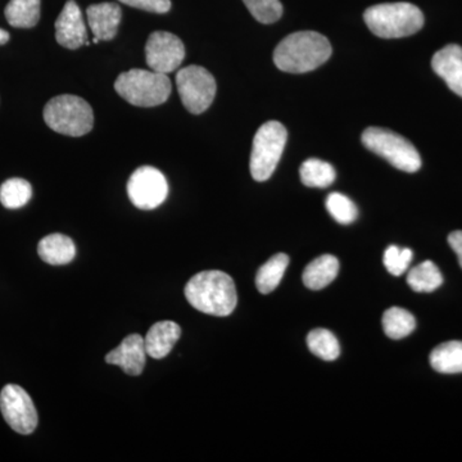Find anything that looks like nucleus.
<instances>
[{
  "label": "nucleus",
  "instance_id": "obj_25",
  "mask_svg": "<svg viewBox=\"0 0 462 462\" xmlns=\"http://www.w3.org/2000/svg\"><path fill=\"white\" fill-rule=\"evenodd\" d=\"M32 197V184L23 179H9L0 187V203L8 209H17L26 206Z\"/></svg>",
  "mask_w": 462,
  "mask_h": 462
},
{
  "label": "nucleus",
  "instance_id": "obj_22",
  "mask_svg": "<svg viewBox=\"0 0 462 462\" xmlns=\"http://www.w3.org/2000/svg\"><path fill=\"white\" fill-rule=\"evenodd\" d=\"M443 276L436 263L424 261L407 273V284L418 293H430L442 285Z\"/></svg>",
  "mask_w": 462,
  "mask_h": 462
},
{
  "label": "nucleus",
  "instance_id": "obj_13",
  "mask_svg": "<svg viewBox=\"0 0 462 462\" xmlns=\"http://www.w3.org/2000/svg\"><path fill=\"white\" fill-rule=\"evenodd\" d=\"M144 339L139 334H130L120 346L106 356V363L121 367L127 375H141L145 366Z\"/></svg>",
  "mask_w": 462,
  "mask_h": 462
},
{
  "label": "nucleus",
  "instance_id": "obj_1",
  "mask_svg": "<svg viewBox=\"0 0 462 462\" xmlns=\"http://www.w3.org/2000/svg\"><path fill=\"white\" fill-rule=\"evenodd\" d=\"M185 297L203 314L225 318L238 303L236 282L226 273L209 270L194 275L185 287Z\"/></svg>",
  "mask_w": 462,
  "mask_h": 462
},
{
  "label": "nucleus",
  "instance_id": "obj_27",
  "mask_svg": "<svg viewBox=\"0 0 462 462\" xmlns=\"http://www.w3.org/2000/svg\"><path fill=\"white\" fill-rule=\"evenodd\" d=\"M328 212L337 223L349 225L356 221L358 216V209L345 194L331 193L327 199Z\"/></svg>",
  "mask_w": 462,
  "mask_h": 462
},
{
  "label": "nucleus",
  "instance_id": "obj_8",
  "mask_svg": "<svg viewBox=\"0 0 462 462\" xmlns=\"http://www.w3.org/2000/svg\"><path fill=\"white\" fill-rule=\"evenodd\" d=\"M176 87L184 107L193 115H200L214 102L217 85L208 69L188 66L176 75Z\"/></svg>",
  "mask_w": 462,
  "mask_h": 462
},
{
  "label": "nucleus",
  "instance_id": "obj_21",
  "mask_svg": "<svg viewBox=\"0 0 462 462\" xmlns=\"http://www.w3.org/2000/svg\"><path fill=\"white\" fill-rule=\"evenodd\" d=\"M289 257L284 254H278L270 258L260 267L256 275V287L260 293L269 294L281 284L282 276L287 272Z\"/></svg>",
  "mask_w": 462,
  "mask_h": 462
},
{
  "label": "nucleus",
  "instance_id": "obj_18",
  "mask_svg": "<svg viewBox=\"0 0 462 462\" xmlns=\"http://www.w3.org/2000/svg\"><path fill=\"white\" fill-rule=\"evenodd\" d=\"M38 254L44 263L60 266L74 260L76 248L74 242L69 236L63 234H51L39 242Z\"/></svg>",
  "mask_w": 462,
  "mask_h": 462
},
{
  "label": "nucleus",
  "instance_id": "obj_28",
  "mask_svg": "<svg viewBox=\"0 0 462 462\" xmlns=\"http://www.w3.org/2000/svg\"><path fill=\"white\" fill-rule=\"evenodd\" d=\"M252 16L261 23H273L282 16L281 0H243Z\"/></svg>",
  "mask_w": 462,
  "mask_h": 462
},
{
  "label": "nucleus",
  "instance_id": "obj_26",
  "mask_svg": "<svg viewBox=\"0 0 462 462\" xmlns=\"http://www.w3.org/2000/svg\"><path fill=\"white\" fill-rule=\"evenodd\" d=\"M307 346L310 351L324 361H334L339 357L340 346L331 331L315 329L307 336Z\"/></svg>",
  "mask_w": 462,
  "mask_h": 462
},
{
  "label": "nucleus",
  "instance_id": "obj_31",
  "mask_svg": "<svg viewBox=\"0 0 462 462\" xmlns=\"http://www.w3.org/2000/svg\"><path fill=\"white\" fill-rule=\"evenodd\" d=\"M448 243L451 248L454 249L462 269V230H456L454 233L449 234Z\"/></svg>",
  "mask_w": 462,
  "mask_h": 462
},
{
  "label": "nucleus",
  "instance_id": "obj_10",
  "mask_svg": "<svg viewBox=\"0 0 462 462\" xmlns=\"http://www.w3.org/2000/svg\"><path fill=\"white\" fill-rule=\"evenodd\" d=\"M127 194L136 208L154 209L165 202L169 184L156 167L143 166L130 176Z\"/></svg>",
  "mask_w": 462,
  "mask_h": 462
},
{
  "label": "nucleus",
  "instance_id": "obj_29",
  "mask_svg": "<svg viewBox=\"0 0 462 462\" xmlns=\"http://www.w3.org/2000/svg\"><path fill=\"white\" fill-rule=\"evenodd\" d=\"M413 254L410 248H401L391 245L384 252V266L392 275L401 276L409 270Z\"/></svg>",
  "mask_w": 462,
  "mask_h": 462
},
{
  "label": "nucleus",
  "instance_id": "obj_7",
  "mask_svg": "<svg viewBox=\"0 0 462 462\" xmlns=\"http://www.w3.org/2000/svg\"><path fill=\"white\" fill-rule=\"evenodd\" d=\"M288 133L284 125L278 121H269L258 129L252 147V178L256 181H266L272 178L284 152Z\"/></svg>",
  "mask_w": 462,
  "mask_h": 462
},
{
  "label": "nucleus",
  "instance_id": "obj_16",
  "mask_svg": "<svg viewBox=\"0 0 462 462\" xmlns=\"http://www.w3.org/2000/svg\"><path fill=\"white\" fill-rule=\"evenodd\" d=\"M181 329L176 322L160 321L152 325L144 338L145 351L152 358L161 360L172 351L180 339Z\"/></svg>",
  "mask_w": 462,
  "mask_h": 462
},
{
  "label": "nucleus",
  "instance_id": "obj_9",
  "mask_svg": "<svg viewBox=\"0 0 462 462\" xmlns=\"http://www.w3.org/2000/svg\"><path fill=\"white\" fill-rule=\"evenodd\" d=\"M0 411L9 427L17 433L32 434L38 427V411L32 397L20 385L7 384L0 392Z\"/></svg>",
  "mask_w": 462,
  "mask_h": 462
},
{
  "label": "nucleus",
  "instance_id": "obj_32",
  "mask_svg": "<svg viewBox=\"0 0 462 462\" xmlns=\"http://www.w3.org/2000/svg\"><path fill=\"white\" fill-rule=\"evenodd\" d=\"M9 41V32L0 29V45H5Z\"/></svg>",
  "mask_w": 462,
  "mask_h": 462
},
{
  "label": "nucleus",
  "instance_id": "obj_2",
  "mask_svg": "<svg viewBox=\"0 0 462 462\" xmlns=\"http://www.w3.org/2000/svg\"><path fill=\"white\" fill-rule=\"evenodd\" d=\"M329 41L315 32H298L282 39L273 51V62L289 74H305L324 65L331 57Z\"/></svg>",
  "mask_w": 462,
  "mask_h": 462
},
{
  "label": "nucleus",
  "instance_id": "obj_19",
  "mask_svg": "<svg viewBox=\"0 0 462 462\" xmlns=\"http://www.w3.org/2000/svg\"><path fill=\"white\" fill-rule=\"evenodd\" d=\"M5 14L9 25L32 29L41 20V0H9Z\"/></svg>",
  "mask_w": 462,
  "mask_h": 462
},
{
  "label": "nucleus",
  "instance_id": "obj_12",
  "mask_svg": "<svg viewBox=\"0 0 462 462\" xmlns=\"http://www.w3.org/2000/svg\"><path fill=\"white\" fill-rule=\"evenodd\" d=\"M56 39L58 44L67 50H78L88 42L87 26L83 14L74 0H69L56 21Z\"/></svg>",
  "mask_w": 462,
  "mask_h": 462
},
{
  "label": "nucleus",
  "instance_id": "obj_15",
  "mask_svg": "<svg viewBox=\"0 0 462 462\" xmlns=\"http://www.w3.org/2000/svg\"><path fill=\"white\" fill-rule=\"evenodd\" d=\"M87 16L94 38L107 42L117 35L123 11L116 3H99L88 7Z\"/></svg>",
  "mask_w": 462,
  "mask_h": 462
},
{
  "label": "nucleus",
  "instance_id": "obj_4",
  "mask_svg": "<svg viewBox=\"0 0 462 462\" xmlns=\"http://www.w3.org/2000/svg\"><path fill=\"white\" fill-rule=\"evenodd\" d=\"M115 90L136 107H156L169 99L171 81L166 74L134 69L118 76Z\"/></svg>",
  "mask_w": 462,
  "mask_h": 462
},
{
  "label": "nucleus",
  "instance_id": "obj_6",
  "mask_svg": "<svg viewBox=\"0 0 462 462\" xmlns=\"http://www.w3.org/2000/svg\"><path fill=\"white\" fill-rule=\"evenodd\" d=\"M361 142L370 152L384 158L401 171L416 172L420 170L421 157L418 149L400 134L383 127H369L363 133Z\"/></svg>",
  "mask_w": 462,
  "mask_h": 462
},
{
  "label": "nucleus",
  "instance_id": "obj_3",
  "mask_svg": "<svg viewBox=\"0 0 462 462\" xmlns=\"http://www.w3.org/2000/svg\"><path fill=\"white\" fill-rule=\"evenodd\" d=\"M364 20L370 32L383 39L406 38L424 26L420 8L406 2L373 5L365 11Z\"/></svg>",
  "mask_w": 462,
  "mask_h": 462
},
{
  "label": "nucleus",
  "instance_id": "obj_17",
  "mask_svg": "<svg viewBox=\"0 0 462 462\" xmlns=\"http://www.w3.org/2000/svg\"><path fill=\"white\" fill-rule=\"evenodd\" d=\"M338 273V258L324 254L307 264L302 279L307 288L311 291H321L336 281Z\"/></svg>",
  "mask_w": 462,
  "mask_h": 462
},
{
  "label": "nucleus",
  "instance_id": "obj_11",
  "mask_svg": "<svg viewBox=\"0 0 462 462\" xmlns=\"http://www.w3.org/2000/svg\"><path fill=\"white\" fill-rule=\"evenodd\" d=\"M185 58V47L171 32L151 33L145 44V60L152 71L170 74L180 67Z\"/></svg>",
  "mask_w": 462,
  "mask_h": 462
},
{
  "label": "nucleus",
  "instance_id": "obj_24",
  "mask_svg": "<svg viewBox=\"0 0 462 462\" xmlns=\"http://www.w3.org/2000/svg\"><path fill=\"white\" fill-rule=\"evenodd\" d=\"M416 320L412 314L400 307H392L383 315V329L391 339H403L415 330Z\"/></svg>",
  "mask_w": 462,
  "mask_h": 462
},
{
  "label": "nucleus",
  "instance_id": "obj_23",
  "mask_svg": "<svg viewBox=\"0 0 462 462\" xmlns=\"http://www.w3.org/2000/svg\"><path fill=\"white\" fill-rule=\"evenodd\" d=\"M300 180L309 188H328L336 180V170L318 158L305 161L300 170Z\"/></svg>",
  "mask_w": 462,
  "mask_h": 462
},
{
  "label": "nucleus",
  "instance_id": "obj_20",
  "mask_svg": "<svg viewBox=\"0 0 462 462\" xmlns=\"http://www.w3.org/2000/svg\"><path fill=\"white\" fill-rule=\"evenodd\" d=\"M430 365L440 374L462 373V342L452 340L436 346L430 354Z\"/></svg>",
  "mask_w": 462,
  "mask_h": 462
},
{
  "label": "nucleus",
  "instance_id": "obj_5",
  "mask_svg": "<svg viewBox=\"0 0 462 462\" xmlns=\"http://www.w3.org/2000/svg\"><path fill=\"white\" fill-rule=\"evenodd\" d=\"M44 121L54 132L76 138L90 133L93 129V109L80 97L63 94L47 103Z\"/></svg>",
  "mask_w": 462,
  "mask_h": 462
},
{
  "label": "nucleus",
  "instance_id": "obj_30",
  "mask_svg": "<svg viewBox=\"0 0 462 462\" xmlns=\"http://www.w3.org/2000/svg\"><path fill=\"white\" fill-rule=\"evenodd\" d=\"M120 2L130 7L153 12V14H166L171 9L170 0H120Z\"/></svg>",
  "mask_w": 462,
  "mask_h": 462
},
{
  "label": "nucleus",
  "instance_id": "obj_14",
  "mask_svg": "<svg viewBox=\"0 0 462 462\" xmlns=\"http://www.w3.org/2000/svg\"><path fill=\"white\" fill-rule=\"evenodd\" d=\"M431 69L448 85L449 89L462 98V48L448 44L438 51L431 60Z\"/></svg>",
  "mask_w": 462,
  "mask_h": 462
}]
</instances>
